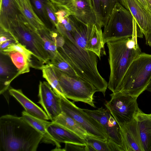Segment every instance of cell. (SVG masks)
I'll use <instances>...</instances> for the list:
<instances>
[{
    "instance_id": "3957f363",
    "label": "cell",
    "mask_w": 151,
    "mask_h": 151,
    "mask_svg": "<svg viewBox=\"0 0 151 151\" xmlns=\"http://www.w3.org/2000/svg\"><path fill=\"white\" fill-rule=\"evenodd\" d=\"M136 36L108 41V61L110 68L107 88L112 93L119 91L123 78L129 66L142 52Z\"/></svg>"
},
{
    "instance_id": "74e56055",
    "label": "cell",
    "mask_w": 151,
    "mask_h": 151,
    "mask_svg": "<svg viewBox=\"0 0 151 151\" xmlns=\"http://www.w3.org/2000/svg\"><path fill=\"white\" fill-rule=\"evenodd\" d=\"M146 43L150 46H151V32L145 37Z\"/></svg>"
},
{
    "instance_id": "4fadbf2b",
    "label": "cell",
    "mask_w": 151,
    "mask_h": 151,
    "mask_svg": "<svg viewBox=\"0 0 151 151\" xmlns=\"http://www.w3.org/2000/svg\"><path fill=\"white\" fill-rule=\"evenodd\" d=\"M145 37L151 32V14L138 0H124Z\"/></svg>"
},
{
    "instance_id": "f35d334b",
    "label": "cell",
    "mask_w": 151,
    "mask_h": 151,
    "mask_svg": "<svg viewBox=\"0 0 151 151\" xmlns=\"http://www.w3.org/2000/svg\"><path fill=\"white\" fill-rule=\"evenodd\" d=\"M85 151H94L95 150L89 145L87 144L85 146Z\"/></svg>"
},
{
    "instance_id": "8d00e7d4",
    "label": "cell",
    "mask_w": 151,
    "mask_h": 151,
    "mask_svg": "<svg viewBox=\"0 0 151 151\" xmlns=\"http://www.w3.org/2000/svg\"><path fill=\"white\" fill-rule=\"evenodd\" d=\"M146 9L151 14V9L146 0H138Z\"/></svg>"
},
{
    "instance_id": "e0dca14e",
    "label": "cell",
    "mask_w": 151,
    "mask_h": 151,
    "mask_svg": "<svg viewBox=\"0 0 151 151\" xmlns=\"http://www.w3.org/2000/svg\"><path fill=\"white\" fill-rule=\"evenodd\" d=\"M47 130L51 136L60 143H68L84 146L87 144L85 139L55 122H51Z\"/></svg>"
},
{
    "instance_id": "7402d4cb",
    "label": "cell",
    "mask_w": 151,
    "mask_h": 151,
    "mask_svg": "<svg viewBox=\"0 0 151 151\" xmlns=\"http://www.w3.org/2000/svg\"><path fill=\"white\" fill-rule=\"evenodd\" d=\"M15 1L21 14L33 27L38 31L45 28H48L36 14L30 0Z\"/></svg>"
},
{
    "instance_id": "52a82bcc",
    "label": "cell",
    "mask_w": 151,
    "mask_h": 151,
    "mask_svg": "<svg viewBox=\"0 0 151 151\" xmlns=\"http://www.w3.org/2000/svg\"><path fill=\"white\" fill-rule=\"evenodd\" d=\"M54 68L65 97L96 107L94 95L98 91L93 84L78 76H70Z\"/></svg>"
},
{
    "instance_id": "1f68e13d",
    "label": "cell",
    "mask_w": 151,
    "mask_h": 151,
    "mask_svg": "<svg viewBox=\"0 0 151 151\" xmlns=\"http://www.w3.org/2000/svg\"><path fill=\"white\" fill-rule=\"evenodd\" d=\"M45 7L48 17L56 28L59 23L56 15V6L50 0H47L45 3Z\"/></svg>"
},
{
    "instance_id": "ab89813d",
    "label": "cell",
    "mask_w": 151,
    "mask_h": 151,
    "mask_svg": "<svg viewBox=\"0 0 151 151\" xmlns=\"http://www.w3.org/2000/svg\"><path fill=\"white\" fill-rule=\"evenodd\" d=\"M146 90L151 93V79L147 87Z\"/></svg>"
},
{
    "instance_id": "8992f818",
    "label": "cell",
    "mask_w": 151,
    "mask_h": 151,
    "mask_svg": "<svg viewBox=\"0 0 151 151\" xmlns=\"http://www.w3.org/2000/svg\"><path fill=\"white\" fill-rule=\"evenodd\" d=\"M143 35L130 12L120 3H116L104 27V44L111 40L132 36L142 38Z\"/></svg>"
},
{
    "instance_id": "60d3db41",
    "label": "cell",
    "mask_w": 151,
    "mask_h": 151,
    "mask_svg": "<svg viewBox=\"0 0 151 151\" xmlns=\"http://www.w3.org/2000/svg\"><path fill=\"white\" fill-rule=\"evenodd\" d=\"M150 8L151 9V0H146Z\"/></svg>"
},
{
    "instance_id": "b9f144b4",
    "label": "cell",
    "mask_w": 151,
    "mask_h": 151,
    "mask_svg": "<svg viewBox=\"0 0 151 151\" xmlns=\"http://www.w3.org/2000/svg\"><path fill=\"white\" fill-rule=\"evenodd\" d=\"M148 114L150 117H151V114Z\"/></svg>"
},
{
    "instance_id": "9c48e42d",
    "label": "cell",
    "mask_w": 151,
    "mask_h": 151,
    "mask_svg": "<svg viewBox=\"0 0 151 151\" xmlns=\"http://www.w3.org/2000/svg\"><path fill=\"white\" fill-rule=\"evenodd\" d=\"M59 96L63 112L73 118L87 131L90 136L107 140L108 137L106 131L99 122L65 96Z\"/></svg>"
},
{
    "instance_id": "ba28073f",
    "label": "cell",
    "mask_w": 151,
    "mask_h": 151,
    "mask_svg": "<svg viewBox=\"0 0 151 151\" xmlns=\"http://www.w3.org/2000/svg\"><path fill=\"white\" fill-rule=\"evenodd\" d=\"M110 100L104 104L120 127L133 120L139 108L137 98L121 91L110 95Z\"/></svg>"
},
{
    "instance_id": "d4e9b609",
    "label": "cell",
    "mask_w": 151,
    "mask_h": 151,
    "mask_svg": "<svg viewBox=\"0 0 151 151\" xmlns=\"http://www.w3.org/2000/svg\"><path fill=\"white\" fill-rule=\"evenodd\" d=\"M41 70L43 77L50 85L54 92L59 96H65L54 68L45 64L42 66Z\"/></svg>"
},
{
    "instance_id": "f1b7e54d",
    "label": "cell",
    "mask_w": 151,
    "mask_h": 151,
    "mask_svg": "<svg viewBox=\"0 0 151 151\" xmlns=\"http://www.w3.org/2000/svg\"><path fill=\"white\" fill-rule=\"evenodd\" d=\"M46 64L70 76H78L58 51L55 55Z\"/></svg>"
},
{
    "instance_id": "d590c367",
    "label": "cell",
    "mask_w": 151,
    "mask_h": 151,
    "mask_svg": "<svg viewBox=\"0 0 151 151\" xmlns=\"http://www.w3.org/2000/svg\"><path fill=\"white\" fill-rule=\"evenodd\" d=\"M16 42L14 40H11L6 41L0 45V51L5 49L11 44Z\"/></svg>"
},
{
    "instance_id": "7c38bea8",
    "label": "cell",
    "mask_w": 151,
    "mask_h": 151,
    "mask_svg": "<svg viewBox=\"0 0 151 151\" xmlns=\"http://www.w3.org/2000/svg\"><path fill=\"white\" fill-rule=\"evenodd\" d=\"M120 128L125 151H144L135 118Z\"/></svg>"
},
{
    "instance_id": "6da1fadb",
    "label": "cell",
    "mask_w": 151,
    "mask_h": 151,
    "mask_svg": "<svg viewBox=\"0 0 151 151\" xmlns=\"http://www.w3.org/2000/svg\"><path fill=\"white\" fill-rule=\"evenodd\" d=\"M57 30L65 41L62 47H57L58 52L79 77L93 84L105 96L108 83L98 70L97 56L79 46L62 24Z\"/></svg>"
},
{
    "instance_id": "9a60e30c",
    "label": "cell",
    "mask_w": 151,
    "mask_h": 151,
    "mask_svg": "<svg viewBox=\"0 0 151 151\" xmlns=\"http://www.w3.org/2000/svg\"><path fill=\"white\" fill-rule=\"evenodd\" d=\"M68 10L83 22L96 25V16L90 0H73Z\"/></svg>"
},
{
    "instance_id": "277c9868",
    "label": "cell",
    "mask_w": 151,
    "mask_h": 151,
    "mask_svg": "<svg viewBox=\"0 0 151 151\" xmlns=\"http://www.w3.org/2000/svg\"><path fill=\"white\" fill-rule=\"evenodd\" d=\"M3 31L9 33L16 43H21L32 51L35 57L42 65L47 64L50 60L38 31L28 22L21 13L5 31Z\"/></svg>"
},
{
    "instance_id": "ffe728a7",
    "label": "cell",
    "mask_w": 151,
    "mask_h": 151,
    "mask_svg": "<svg viewBox=\"0 0 151 151\" xmlns=\"http://www.w3.org/2000/svg\"><path fill=\"white\" fill-rule=\"evenodd\" d=\"M135 118L144 151H151V117L139 108Z\"/></svg>"
},
{
    "instance_id": "836d02e7",
    "label": "cell",
    "mask_w": 151,
    "mask_h": 151,
    "mask_svg": "<svg viewBox=\"0 0 151 151\" xmlns=\"http://www.w3.org/2000/svg\"><path fill=\"white\" fill-rule=\"evenodd\" d=\"M64 151H85V146L71 143H65Z\"/></svg>"
},
{
    "instance_id": "d6a6232c",
    "label": "cell",
    "mask_w": 151,
    "mask_h": 151,
    "mask_svg": "<svg viewBox=\"0 0 151 151\" xmlns=\"http://www.w3.org/2000/svg\"><path fill=\"white\" fill-rule=\"evenodd\" d=\"M55 6L57 9L56 15L59 23L63 18L68 17L70 15H73L71 12L66 8L63 7Z\"/></svg>"
},
{
    "instance_id": "7a4b0ae2",
    "label": "cell",
    "mask_w": 151,
    "mask_h": 151,
    "mask_svg": "<svg viewBox=\"0 0 151 151\" xmlns=\"http://www.w3.org/2000/svg\"><path fill=\"white\" fill-rule=\"evenodd\" d=\"M42 138L22 116L0 117V151H36Z\"/></svg>"
},
{
    "instance_id": "484cf974",
    "label": "cell",
    "mask_w": 151,
    "mask_h": 151,
    "mask_svg": "<svg viewBox=\"0 0 151 151\" xmlns=\"http://www.w3.org/2000/svg\"><path fill=\"white\" fill-rule=\"evenodd\" d=\"M15 73L13 71L10 65L1 57L0 63V94L3 93L9 88L11 82L9 77L14 76Z\"/></svg>"
},
{
    "instance_id": "2e32d148",
    "label": "cell",
    "mask_w": 151,
    "mask_h": 151,
    "mask_svg": "<svg viewBox=\"0 0 151 151\" xmlns=\"http://www.w3.org/2000/svg\"><path fill=\"white\" fill-rule=\"evenodd\" d=\"M68 17L73 27L71 35L79 46L86 49L87 41L95 24L85 23L74 15Z\"/></svg>"
},
{
    "instance_id": "8fae6325",
    "label": "cell",
    "mask_w": 151,
    "mask_h": 151,
    "mask_svg": "<svg viewBox=\"0 0 151 151\" xmlns=\"http://www.w3.org/2000/svg\"><path fill=\"white\" fill-rule=\"evenodd\" d=\"M38 103L44 109L49 119L53 122L62 112L60 98L47 82L40 81Z\"/></svg>"
},
{
    "instance_id": "603a6c76",
    "label": "cell",
    "mask_w": 151,
    "mask_h": 151,
    "mask_svg": "<svg viewBox=\"0 0 151 151\" xmlns=\"http://www.w3.org/2000/svg\"><path fill=\"white\" fill-rule=\"evenodd\" d=\"M73 133L81 138L85 139L90 136L87 131L73 118L62 112L53 122Z\"/></svg>"
},
{
    "instance_id": "5b68a950",
    "label": "cell",
    "mask_w": 151,
    "mask_h": 151,
    "mask_svg": "<svg viewBox=\"0 0 151 151\" xmlns=\"http://www.w3.org/2000/svg\"><path fill=\"white\" fill-rule=\"evenodd\" d=\"M151 79V54L141 52L133 61L122 81L119 91L137 98Z\"/></svg>"
},
{
    "instance_id": "44dd1931",
    "label": "cell",
    "mask_w": 151,
    "mask_h": 151,
    "mask_svg": "<svg viewBox=\"0 0 151 151\" xmlns=\"http://www.w3.org/2000/svg\"><path fill=\"white\" fill-rule=\"evenodd\" d=\"M20 13L15 0H0V29L5 31Z\"/></svg>"
},
{
    "instance_id": "5bb4252c",
    "label": "cell",
    "mask_w": 151,
    "mask_h": 151,
    "mask_svg": "<svg viewBox=\"0 0 151 151\" xmlns=\"http://www.w3.org/2000/svg\"><path fill=\"white\" fill-rule=\"evenodd\" d=\"M96 20V25L101 29L106 24L110 14L115 4L120 3L127 9L124 0H90Z\"/></svg>"
},
{
    "instance_id": "d6986e66",
    "label": "cell",
    "mask_w": 151,
    "mask_h": 151,
    "mask_svg": "<svg viewBox=\"0 0 151 151\" xmlns=\"http://www.w3.org/2000/svg\"><path fill=\"white\" fill-rule=\"evenodd\" d=\"M22 116L42 134V142L55 146L56 147L54 150L63 151V149L60 148V143L52 137L47 131V128L51 122L33 116L25 111L22 112Z\"/></svg>"
},
{
    "instance_id": "f546056e",
    "label": "cell",
    "mask_w": 151,
    "mask_h": 151,
    "mask_svg": "<svg viewBox=\"0 0 151 151\" xmlns=\"http://www.w3.org/2000/svg\"><path fill=\"white\" fill-rule=\"evenodd\" d=\"M18 52L23 54L29 62L30 66L32 68V56L34 57L33 52L25 46L19 43H14L10 45L5 49L0 51L1 53L4 55L12 52Z\"/></svg>"
},
{
    "instance_id": "ac0fdd59",
    "label": "cell",
    "mask_w": 151,
    "mask_h": 151,
    "mask_svg": "<svg viewBox=\"0 0 151 151\" xmlns=\"http://www.w3.org/2000/svg\"><path fill=\"white\" fill-rule=\"evenodd\" d=\"M9 92V94L20 104L28 114L41 119L46 120L49 119L46 113L25 96L21 90L10 88Z\"/></svg>"
},
{
    "instance_id": "cb8c5ba5",
    "label": "cell",
    "mask_w": 151,
    "mask_h": 151,
    "mask_svg": "<svg viewBox=\"0 0 151 151\" xmlns=\"http://www.w3.org/2000/svg\"><path fill=\"white\" fill-rule=\"evenodd\" d=\"M104 44L101 29L98 28L95 25L87 41L86 49L94 53L100 60L102 55H106Z\"/></svg>"
},
{
    "instance_id": "e575fe53",
    "label": "cell",
    "mask_w": 151,
    "mask_h": 151,
    "mask_svg": "<svg viewBox=\"0 0 151 151\" xmlns=\"http://www.w3.org/2000/svg\"><path fill=\"white\" fill-rule=\"evenodd\" d=\"M73 0H50V1L55 5L64 7L68 9L69 6Z\"/></svg>"
},
{
    "instance_id": "4316f807",
    "label": "cell",
    "mask_w": 151,
    "mask_h": 151,
    "mask_svg": "<svg viewBox=\"0 0 151 151\" xmlns=\"http://www.w3.org/2000/svg\"><path fill=\"white\" fill-rule=\"evenodd\" d=\"M6 55L9 57L12 63L17 68L18 76L29 72L30 63L27 58L18 52H12L7 53Z\"/></svg>"
},
{
    "instance_id": "4dcf8cb0",
    "label": "cell",
    "mask_w": 151,
    "mask_h": 151,
    "mask_svg": "<svg viewBox=\"0 0 151 151\" xmlns=\"http://www.w3.org/2000/svg\"><path fill=\"white\" fill-rule=\"evenodd\" d=\"M87 144L93 148L96 151H111L107 140H103L87 136L85 139Z\"/></svg>"
},
{
    "instance_id": "83f0119b",
    "label": "cell",
    "mask_w": 151,
    "mask_h": 151,
    "mask_svg": "<svg viewBox=\"0 0 151 151\" xmlns=\"http://www.w3.org/2000/svg\"><path fill=\"white\" fill-rule=\"evenodd\" d=\"M47 0H30L36 14L49 29L52 30L55 28L50 19L47 14L45 4Z\"/></svg>"
},
{
    "instance_id": "30bf717a",
    "label": "cell",
    "mask_w": 151,
    "mask_h": 151,
    "mask_svg": "<svg viewBox=\"0 0 151 151\" xmlns=\"http://www.w3.org/2000/svg\"><path fill=\"white\" fill-rule=\"evenodd\" d=\"M86 113L96 119L105 128L108 138L125 151L120 127L109 111L102 107L96 110L83 109Z\"/></svg>"
}]
</instances>
